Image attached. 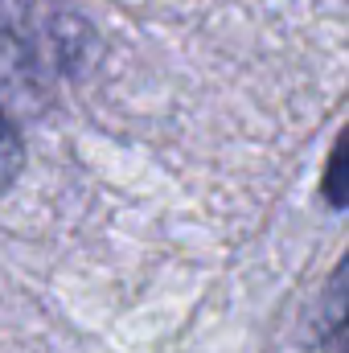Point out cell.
Instances as JSON below:
<instances>
[{"label": "cell", "instance_id": "cell-2", "mask_svg": "<svg viewBox=\"0 0 349 353\" xmlns=\"http://www.w3.org/2000/svg\"><path fill=\"white\" fill-rule=\"evenodd\" d=\"M341 333H349V251L337 259V267L329 271L317 304H312V321H308V341L317 350L333 345Z\"/></svg>", "mask_w": 349, "mask_h": 353}, {"label": "cell", "instance_id": "cell-3", "mask_svg": "<svg viewBox=\"0 0 349 353\" xmlns=\"http://www.w3.org/2000/svg\"><path fill=\"white\" fill-rule=\"evenodd\" d=\"M321 197L329 210H349V123L329 148V161L321 173Z\"/></svg>", "mask_w": 349, "mask_h": 353}, {"label": "cell", "instance_id": "cell-4", "mask_svg": "<svg viewBox=\"0 0 349 353\" xmlns=\"http://www.w3.org/2000/svg\"><path fill=\"white\" fill-rule=\"evenodd\" d=\"M21 169H25V140L17 132L12 111L0 103V193L12 189V181L21 176Z\"/></svg>", "mask_w": 349, "mask_h": 353}, {"label": "cell", "instance_id": "cell-1", "mask_svg": "<svg viewBox=\"0 0 349 353\" xmlns=\"http://www.w3.org/2000/svg\"><path fill=\"white\" fill-rule=\"evenodd\" d=\"M87 50L90 25L74 0H0V103L41 107L83 74Z\"/></svg>", "mask_w": 349, "mask_h": 353}, {"label": "cell", "instance_id": "cell-5", "mask_svg": "<svg viewBox=\"0 0 349 353\" xmlns=\"http://www.w3.org/2000/svg\"><path fill=\"white\" fill-rule=\"evenodd\" d=\"M346 353H349V345H346Z\"/></svg>", "mask_w": 349, "mask_h": 353}]
</instances>
